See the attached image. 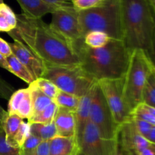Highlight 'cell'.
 <instances>
[{
    "label": "cell",
    "mask_w": 155,
    "mask_h": 155,
    "mask_svg": "<svg viewBox=\"0 0 155 155\" xmlns=\"http://www.w3.org/2000/svg\"><path fill=\"white\" fill-rule=\"evenodd\" d=\"M15 29L8 33L25 45L45 66H77L80 61L74 45L41 19L17 15Z\"/></svg>",
    "instance_id": "cell-1"
},
{
    "label": "cell",
    "mask_w": 155,
    "mask_h": 155,
    "mask_svg": "<svg viewBox=\"0 0 155 155\" xmlns=\"http://www.w3.org/2000/svg\"><path fill=\"white\" fill-rule=\"evenodd\" d=\"M80 61V66L95 81L118 80L124 77L132 51L123 40L111 39L104 47L91 48L83 39L74 45Z\"/></svg>",
    "instance_id": "cell-2"
},
{
    "label": "cell",
    "mask_w": 155,
    "mask_h": 155,
    "mask_svg": "<svg viewBox=\"0 0 155 155\" xmlns=\"http://www.w3.org/2000/svg\"><path fill=\"white\" fill-rule=\"evenodd\" d=\"M120 12L123 42L130 51L148 53L155 16L147 0H120Z\"/></svg>",
    "instance_id": "cell-3"
},
{
    "label": "cell",
    "mask_w": 155,
    "mask_h": 155,
    "mask_svg": "<svg viewBox=\"0 0 155 155\" xmlns=\"http://www.w3.org/2000/svg\"><path fill=\"white\" fill-rule=\"evenodd\" d=\"M154 66L143 50L132 51L128 68L123 79V95L130 113L142 102L145 86Z\"/></svg>",
    "instance_id": "cell-4"
},
{
    "label": "cell",
    "mask_w": 155,
    "mask_h": 155,
    "mask_svg": "<svg viewBox=\"0 0 155 155\" xmlns=\"http://www.w3.org/2000/svg\"><path fill=\"white\" fill-rule=\"evenodd\" d=\"M78 17L83 37L91 31H101L122 40L120 0H107L98 7L78 12Z\"/></svg>",
    "instance_id": "cell-5"
},
{
    "label": "cell",
    "mask_w": 155,
    "mask_h": 155,
    "mask_svg": "<svg viewBox=\"0 0 155 155\" xmlns=\"http://www.w3.org/2000/svg\"><path fill=\"white\" fill-rule=\"evenodd\" d=\"M43 78L52 82L59 90L81 97L96 81L77 66H46Z\"/></svg>",
    "instance_id": "cell-6"
},
{
    "label": "cell",
    "mask_w": 155,
    "mask_h": 155,
    "mask_svg": "<svg viewBox=\"0 0 155 155\" xmlns=\"http://www.w3.org/2000/svg\"><path fill=\"white\" fill-rule=\"evenodd\" d=\"M89 121L98 129L103 138L118 139L120 127L114 120L98 83L92 96Z\"/></svg>",
    "instance_id": "cell-7"
},
{
    "label": "cell",
    "mask_w": 155,
    "mask_h": 155,
    "mask_svg": "<svg viewBox=\"0 0 155 155\" xmlns=\"http://www.w3.org/2000/svg\"><path fill=\"white\" fill-rule=\"evenodd\" d=\"M77 139L78 155H116L119 148L118 139L103 138L98 129L89 121Z\"/></svg>",
    "instance_id": "cell-8"
},
{
    "label": "cell",
    "mask_w": 155,
    "mask_h": 155,
    "mask_svg": "<svg viewBox=\"0 0 155 155\" xmlns=\"http://www.w3.org/2000/svg\"><path fill=\"white\" fill-rule=\"evenodd\" d=\"M123 79L102 80L97 82L110 108L114 120L120 127L132 118L131 113L127 108L124 99Z\"/></svg>",
    "instance_id": "cell-9"
},
{
    "label": "cell",
    "mask_w": 155,
    "mask_h": 155,
    "mask_svg": "<svg viewBox=\"0 0 155 155\" xmlns=\"http://www.w3.org/2000/svg\"><path fill=\"white\" fill-rule=\"evenodd\" d=\"M50 26L73 45L83 39L78 12L73 6L61 7L51 13Z\"/></svg>",
    "instance_id": "cell-10"
},
{
    "label": "cell",
    "mask_w": 155,
    "mask_h": 155,
    "mask_svg": "<svg viewBox=\"0 0 155 155\" xmlns=\"http://www.w3.org/2000/svg\"><path fill=\"white\" fill-rule=\"evenodd\" d=\"M6 141L10 145L21 148L24 142L30 136V124L16 114L7 112L2 122Z\"/></svg>",
    "instance_id": "cell-11"
},
{
    "label": "cell",
    "mask_w": 155,
    "mask_h": 155,
    "mask_svg": "<svg viewBox=\"0 0 155 155\" xmlns=\"http://www.w3.org/2000/svg\"><path fill=\"white\" fill-rule=\"evenodd\" d=\"M9 45L12 54L27 68L34 80L42 77L46 66L40 59L34 55L25 45L19 41L15 40Z\"/></svg>",
    "instance_id": "cell-12"
},
{
    "label": "cell",
    "mask_w": 155,
    "mask_h": 155,
    "mask_svg": "<svg viewBox=\"0 0 155 155\" xmlns=\"http://www.w3.org/2000/svg\"><path fill=\"white\" fill-rule=\"evenodd\" d=\"M7 112L29 120L33 116L31 93L28 87L15 91L8 99Z\"/></svg>",
    "instance_id": "cell-13"
},
{
    "label": "cell",
    "mask_w": 155,
    "mask_h": 155,
    "mask_svg": "<svg viewBox=\"0 0 155 155\" xmlns=\"http://www.w3.org/2000/svg\"><path fill=\"white\" fill-rule=\"evenodd\" d=\"M54 123L58 136H77V123L74 111L58 107Z\"/></svg>",
    "instance_id": "cell-14"
},
{
    "label": "cell",
    "mask_w": 155,
    "mask_h": 155,
    "mask_svg": "<svg viewBox=\"0 0 155 155\" xmlns=\"http://www.w3.org/2000/svg\"><path fill=\"white\" fill-rule=\"evenodd\" d=\"M96 86L97 82H95L87 91V92L80 97L78 106L74 112L77 123V137L81 135L86 124L89 122L91 103Z\"/></svg>",
    "instance_id": "cell-15"
},
{
    "label": "cell",
    "mask_w": 155,
    "mask_h": 155,
    "mask_svg": "<svg viewBox=\"0 0 155 155\" xmlns=\"http://www.w3.org/2000/svg\"><path fill=\"white\" fill-rule=\"evenodd\" d=\"M77 136H56L48 143V155H78Z\"/></svg>",
    "instance_id": "cell-16"
},
{
    "label": "cell",
    "mask_w": 155,
    "mask_h": 155,
    "mask_svg": "<svg viewBox=\"0 0 155 155\" xmlns=\"http://www.w3.org/2000/svg\"><path fill=\"white\" fill-rule=\"evenodd\" d=\"M22 9V14L30 18L41 19L47 14H51L58 8L51 6L42 0H16Z\"/></svg>",
    "instance_id": "cell-17"
},
{
    "label": "cell",
    "mask_w": 155,
    "mask_h": 155,
    "mask_svg": "<svg viewBox=\"0 0 155 155\" xmlns=\"http://www.w3.org/2000/svg\"><path fill=\"white\" fill-rule=\"evenodd\" d=\"M6 61L8 64L9 72L13 74L28 85L31 84L34 81V78L31 75L30 71L13 54L6 58Z\"/></svg>",
    "instance_id": "cell-18"
},
{
    "label": "cell",
    "mask_w": 155,
    "mask_h": 155,
    "mask_svg": "<svg viewBox=\"0 0 155 155\" xmlns=\"http://www.w3.org/2000/svg\"><path fill=\"white\" fill-rule=\"evenodd\" d=\"M18 23L17 15L5 3L0 4V32L9 33L15 29Z\"/></svg>",
    "instance_id": "cell-19"
},
{
    "label": "cell",
    "mask_w": 155,
    "mask_h": 155,
    "mask_svg": "<svg viewBox=\"0 0 155 155\" xmlns=\"http://www.w3.org/2000/svg\"><path fill=\"white\" fill-rule=\"evenodd\" d=\"M30 133L42 141H50L58 136L54 121L48 124H29Z\"/></svg>",
    "instance_id": "cell-20"
},
{
    "label": "cell",
    "mask_w": 155,
    "mask_h": 155,
    "mask_svg": "<svg viewBox=\"0 0 155 155\" xmlns=\"http://www.w3.org/2000/svg\"><path fill=\"white\" fill-rule=\"evenodd\" d=\"M28 88L30 89V93H31L33 116H34L46 108L48 105H50L53 102V100L48 98L47 95L42 93L39 89H38L35 86L29 85Z\"/></svg>",
    "instance_id": "cell-21"
},
{
    "label": "cell",
    "mask_w": 155,
    "mask_h": 155,
    "mask_svg": "<svg viewBox=\"0 0 155 155\" xmlns=\"http://www.w3.org/2000/svg\"><path fill=\"white\" fill-rule=\"evenodd\" d=\"M111 38L104 32L91 31L83 37L85 45L91 48H99L109 43Z\"/></svg>",
    "instance_id": "cell-22"
},
{
    "label": "cell",
    "mask_w": 155,
    "mask_h": 155,
    "mask_svg": "<svg viewBox=\"0 0 155 155\" xmlns=\"http://www.w3.org/2000/svg\"><path fill=\"white\" fill-rule=\"evenodd\" d=\"M79 101H80V97L59 90L58 93L53 101L55 103L58 107L75 112L78 106Z\"/></svg>",
    "instance_id": "cell-23"
},
{
    "label": "cell",
    "mask_w": 155,
    "mask_h": 155,
    "mask_svg": "<svg viewBox=\"0 0 155 155\" xmlns=\"http://www.w3.org/2000/svg\"><path fill=\"white\" fill-rule=\"evenodd\" d=\"M58 110V106L53 101L50 105H48L46 108L44 109L37 114L31 117L29 120H27L28 124H48L54 121L56 112Z\"/></svg>",
    "instance_id": "cell-24"
},
{
    "label": "cell",
    "mask_w": 155,
    "mask_h": 155,
    "mask_svg": "<svg viewBox=\"0 0 155 155\" xmlns=\"http://www.w3.org/2000/svg\"><path fill=\"white\" fill-rule=\"evenodd\" d=\"M30 85L37 88L42 93L45 94V95H47L48 98H50L53 101L59 92L58 88L52 82L47 80V79L43 78V77L36 79Z\"/></svg>",
    "instance_id": "cell-25"
},
{
    "label": "cell",
    "mask_w": 155,
    "mask_h": 155,
    "mask_svg": "<svg viewBox=\"0 0 155 155\" xmlns=\"http://www.w3.org/2000/svg\"><path fill=\"white\" fill-rule=\"evenodd\" d=\"M150 107L155 108V72L148 77L142 94V102Z\"/></svg>",
    "instance_id": "cell-26"
},
{
    "label": "cell",
    "mask_w": 155,
    "mask_h": 155,
    "mask_svg": "<svg viewBox=\"0 0 155 155\" xmlns=\"http://www.w3.org/2000/svg\"><path fill=\"white\" fill-rule=\"evenodd\" d=\"M0 155H21V148L12 146L7 142L2 124H0Z\"/></svg>",
    "instance_id": "cell-27"
},
{
    "label": "cell",
    "mask_w": 155,
    "mask_h": 155,
    "mask_svg": "<svg viewBox=\"0 0 155 155\" xmlns=\"http://www.w3.org/2000/svg\"><path fill=\"white\" fill-rule=\"evenodd\" d=\"M107 0H72V5L77 12L89 10L98 7Z\"/></svg>",
    "instance_id": "cell-28"
},
{
    "label": "cell",
    "mask_w": 155,
    "mask_h": 155,
    "mask_svg": "<svg viewBox=\"0 0 155 155\" xmlns=\"http://www.w3.org/2000/svg\"><path fill=\"white\" fill-rule=\"evenodd\" d=\"M41 142L40 139L30 134L21 147V155H34L35 151Z\"/></svg>",
    "instance_id": "cell-29"
},
{
    "label": "cell",
    "mask_w": 155,
    "mask_h": 155,
    "mask_svg": "<svg viewBox=\"0 0 155 155\" xmlns=\"http://www.w3.org/2000/svg\"><path fill=\"white\" fill-rule=\"evenodd\" d=\"M132 120H133L135 127L137 130V131L139 132V133H140L145 138H146V136H148V133L151 131V128L154 127L151 124H150L149 123L142 120L139 118L135 117H132Z\"/></svg>",
    "instance_id": "cell-30"
},
{
    "label": "cell",
    "mask_w": 155,
    "mask_h": 155,
    "mask_svg": "<svg viewBox=\"0 0 155 155\" xmlns=\"http://www.w3.org/2000/svg\"><path fill=\"white\" fill-rule=\"evenodd\" d=\"M15 92L13 86L0 77V97L4 99L8 100Z\"/></svg>",
    "instance_id": "cell-31"
},
{
    "label": "cell",
    "mask_w": 155,
    "mask_h": 155,
    "mask_svg": "<svg viewBox=\"0 0 155 155\" xmlns=\"http://www.w3.org/2000/svg\"><path fill=\"white\" fill-rule=\"evenodd\" d=\"M0 54H2L5 58L10 56L11 54H12V51L9 43L1 37H0Z\"/></svg>",
    "instance_id": "cell-32"
},
{
    "label": "cell",
    "mask_w": 155,
    "mask_h": 155,
    "mask_svg": "<svg viewBox=\"0 0 155 155\" xmlns=\"http://www.w3.org/2000/svg\"><path fill=\"white\" fill-rule=\"evenodd\" d=\"M44 2L57 8L68 7L72 5V0H42Z\"/></svg>",
    "instance_id": "cell-33"
},
{
    "label": "cell",
    "mask_w": 155,
    "mask_h": 155,
    "mask_svg": "<svg viewBox=\"0 0 155 155\" xmlns=\"http://www.w3.org/2000/svg\"><path fill=\"white\" fill-rule=\"evenodd\" d=\"M48 143L49 141L41 142L36 148L34 155H48Z\"/></svg>",
    "instance_id": "cell-34"
},
{
    "label": "cell",
    "mask_w": 155,
    "mask_h": 155,
    "mask_svg": "<svg viewBox=\"0 0 155 155\" xmlns=\"http://www.w3.org/2000/svg\"><path fill=\"white\" fill-rule=\"evenodd\" d=\"M147 54H148L149 58L151 59V62H152L153 64L155 67V24L154 30H153L152 37H151V46H150V49L148 52L147 53Z\"/></svg>",
    "instance_id": "cell-35"
},
{
    "label": "cell",
    "mask_w": 155,
    "mask_h": 155,
    "mask_svg": "<svg viewBox=\"0 0 155 155\" xmlns=\"http://www.w3.org/2000/svg\"><path fill=\"white\" fill-rule=\"evenodd\" d=\"M135 154L137 155H155V146L151 147V148H144V149L137 151Z\"/></svg>",
    "instance_id": "cell-36"
},
{
    "label": "cell",
    "mask_w": 155,
    "mask_h": 155,
    "mask_svg": "<svg viewBox=\"0 0 155 155\" xmlns=\"http://www.w3.org/2000/svg\"><path fill=\"white\" fill-rule=\"evenodd\" d=\"M145 139H147L150 142L155 145V127H153L151 128V131H150V133H148V135L146 136Z\"/></svg>",
    "instance_id": "cell-37"
},
{
    "label": "cell",
    "mask_w": 155,
    "mask_h": 155,
    "mask_svg": "<svg viewBox=\"0 0 155 155\" xmlns=\"http://www.w3.org/2000/svg\"><path fill=\"white\" fill-rule=\"evenodd\" d=\"M0 68H3V69L6 70V71H8L9 72L8 64L6 58L5 57H3L2 54H0Z\"/></svg>",
    "instance_id": "cell-38"
},
{
    "label": "cell",
    "mask_w": 155,
    "mask_h": 155,
    "mask_svg": "<svg viewBox=\"0 0 155 155\" xmlns=\"http://www.w3.org/2000/svg\"><path fill=\"white\" fill-rule=\"evenodd\" d=\"M6 114H7V111L5 110L4 109H3V107L0 105V124H1L2 122L3 118L5 117Z\"/></svg>",
    "instance_id": "cell-39"
},
{
    "label": "cell",
    "mask_w": 155,
    "mask_h": 155,
    "mask_svg": "<svg viewBox=\"0 0 155 155\" xmlns=\"http://www.w3.org/2000/svg\"><path fill=\"white\" fill-rule=\"evenodd\" d=\"M147 2L149 4L150 7H151V10H152L153 13H154L155 16V0H147Z\"/></svg>",
    "instance_id": "cell-40"
},
{
    "label": "cell",
    "mask_w": 155,
    "mask_h": 155,
    "mask_svg": "<svg viewBox=\"0 0 155 155\" xmlns=\"http://www.w3.org/2000/svg\"><path fill=\"white\" fill-rule=\"evenodd\" d=\"M122 152L123 154H124V155H137L136 154H135L134 152L130 151H122Z\"/></svg>",
    "instance_id": "cell-41"
},
{
    "label": "cell",
    "mask_w": 155,
    "mask_h": 155,
    "mask_svg": "<svg viewBox=\"0 0 155 155\" xmlns=\"http://www.w3.org/2000/svg\"><path fill=\"white\" fill-rule=\"evenodd\" d=\"M116 155H124V154H123V152H122V151H121L120 148V146H119V148H118L117 151Z\"/></svg>",
    "instance_id": "cell-42"
},
{
    "label": "cell",
    "mask_w": 155,
    "mask_h": 155,
    "mask_svg": "<svg viewBox=\"0 0 155 155\" xmlns=\"http://www.w3.org/2000/svg\"><path fill=\"white\" fill-rule=\"evenodd\" d=\"M2 3H4V1H3V0H0V4H2Z\"/></svg>",
    "instance_id": "cell-43"
},
{
    "label": "cell",
    "mask_w": 155,
    "mask_h": 155,
    "mask_svg": "<svg viewBox=\"0 0 155 155\" xmlns=\"http://www.w3.org/2000/svg\"><path fill=\"white\" fill-rule=\"evenodd\" d=\"M154 72H155V67H154Z\"/></svg>",
    "instance_id": "cell-44"
}]
</instances>
